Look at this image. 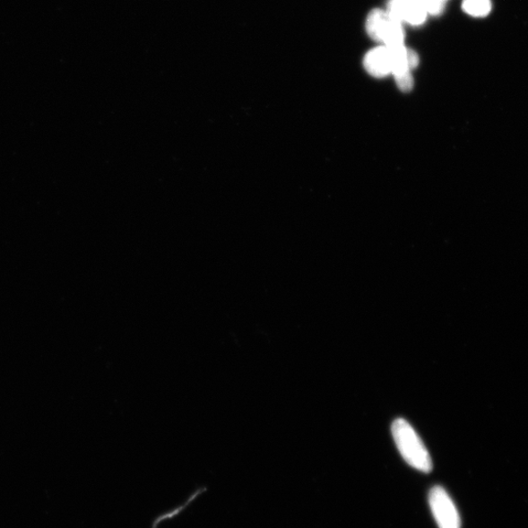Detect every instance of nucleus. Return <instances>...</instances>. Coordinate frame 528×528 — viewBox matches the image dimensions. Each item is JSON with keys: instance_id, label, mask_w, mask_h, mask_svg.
<instances>
[{"instance_id": "nucleus-1", "label": "nucleus", "mask_w": 528, "mask_h": 528, "mask_svg": "<svg viewBox=\"0 0 528 528\" xmlns=\"http://www.w3.org/2000/svg\"><path fill=\"white\" fill-rule=\"evenodd\" d=\"M392 433L396 447L407 464L420 472H432V458L411 424L404 419H396L393 423Z\"/></svg>"}, {"instance_id": "nucleus-2", "label": "nucleus", "mask_w": 528, "mask_h": 528, "mask_svg": "<svg viewBox=\"0 0 528 528\" xmlns=\"http://www.w3.org/2000/svg\"><path fill=\"white\" fill-rule=\"evenodd\" d=\"M366 30L373 40L387 48L404 45L402 23L387 11L372 10L366 21Z\"/></svg>"}, {"instance_id": "nucleus-3", "label": "nucleus", "mask_w": 528, "mask_h": 528, "mask_svg": "<svg viewBox=\"0 0 528 528\" xmlns=\"http://www.w3.org/2000/svg\"><path fill=\"white\" fill-rule=\"evenodd\" d=\"M394 56V67L392 74L395 82L402 92L413 90L414 80L412 71L418 67V54L406 48L404 45L390 48Z\"/></svg>"}, {"instance_id": "nucleus-4", "label": "nucleus", "mask_w": 528, "mask_h": 528, "mask_svg": "<svg viewBox=\"0 0 528 528\" xmlns=\"http://www.w3.org/2000/svg\"><path fill=\"white\" fill-rule=\"evenodd\" d=\"M428 502L439 528H461L459 512L444 488L432 489L429 491Z\"/></svg>"}, {"instance_id": "nucleus-5", "label": "nucleus", "mask_w": 528, "mask_h": 528, "mask_svg": "<svg viewBox=\"0 0 528 528\" xmlns=\"http://www.w3.org/2000/svg\"><path fill=\"white\" fill-rule=\"evenodd\" d=\"M386 11L401 23L411 26L424 24L428 15L423 0H390Z\"/></svg>"}, {"instance_id": "nucleus-6", "label": "nucleus", "mask_w": 528, "mask_h": 528, "mask_svg": "<svg viewBox=\"0 0 528 528\" xmlns=\"http://www.w3.org/2000/svg\"><path fill=\"white\" fill-rule=\"evenodd\" d=\"M363 65L366 72L372 77L379 79L387 77L393 72V51L385 46L376 48L366 54Z\"/></svg>"}, {"instance_id": "nucleus-7", "label": "nucleus", "mask_w": 528, "mask_h": 528, "mask_svg": "<svg viewBox=\"0 0 528 528\" xmlns=\"http://www.w3.org/2000/svg\"><path fill=\"white\" fill-rule=\"evenodd\" d=\"M462 9L472 17H487L491 13V0H463Z\"/></svg>"}, {"instance_id": "nucleus-8", "label": "nucleus", "mask_w": 528, "mask_h": 528, "mask_svg": "<svg viewBox=\"0 0 528 528\" xmlns=\"http://www.w3.org/2000/svg\"><path fill=\"white\" fill-rule=\"evenodd\" d=\"M428 14L438 16L443 13L447 0H424Z\"/></svg>"}]
</instances>
